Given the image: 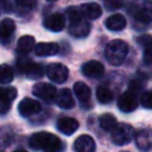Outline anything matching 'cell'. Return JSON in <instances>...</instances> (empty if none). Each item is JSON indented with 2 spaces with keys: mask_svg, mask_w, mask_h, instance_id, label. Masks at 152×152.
Wrapping results in <instances>:
<instances>
[{
  "mask_svg": "<svg viewBox=\"0 0 152 152\" xmlns=\"http://www.w3.org/2000/svg\"><path fill=\"white\" fill-rule=\"evenodd\" d=\"M56 103H57L61 108H64V109H70V108H72V107L75 106V101H74V97H72L71 91H70L68 88L61 89V90L57 93Z\"/></svg>",
  "mask_w": 152,
  "mask_h": 152,
  "instance_id": "cell-17",
  "label": "cell"
},
{
  "mask_svg": "<svg viewBox=\"0 0 152 152\" xmlns=\"http://www.w3.org/2000/svg\"><path fill=\"white\" fill-rule=\"evenodd\" d=\"M17 97V89L14 87H4L1 88L0 94V113L5 115L13 102V100Z\"/></svg>",
  "mask_w": 152,
  "mask_h": 152,
  "instance_id": "cell-10",
  "label": "cell"
},
{
  "mask_svg": "<svg viewBox=\"0 0 152 152\" xmlns=\"http://www.w3.org/2000/svg\"><path fill=\"white\" fill-rule=\"evenodd\" d=\"M137 42L144 48V62L152 64V37L144 34L137 39Z\"/></svg>",
  "mask_w": 152,
  "mask_h": 152,
  "instance_id": "cell-22",
  "label": "cell"
},
{
  "mask_svg": "<svg viewBox=\"0 0 152 152\" xmlns=\"http://www.w3.org/2000/svg\"><path fill=\"white\" fill-rule=\"evenodd\" d=\"M18 69L21 74L26 75L30 78H40L43 76V68L42 65L30 61V59H20L17 63Z\"/></svg>",
  "mask_w": 152,
  "mask_h": 152,
  "instance_id": "cell-7",
  "label": "cell"
},
{
  "mask_svg": "<svg viewBox=\"0 0 152 152\" xmlns=\"http://www.w3.org/2000/svg\"><path fill=\"white\" fill-rule=\"evenodd\" d=\"M122 6H124V0H107L106 1V7L109 11L118 10V8L122 7Z\"/></svg>",
  "mask_w": 152,
  "mask_h": 152,
  "instance_id": "cell-30",
  "label": "cell"
},
{
  "mask_svg": "<svg viewBox=\"0 0 152 152\" xmlns=\"http://www.w3.org/2000/svg\"><path fill=\"white\" fill-rule=\"evenodd\" d=\"M46 75L50 81L55 83H63L69 76V70L61 63H51L46 68Z\"/></svg>",
  "mask_w": 152,
  "mask_h": 152,
  "instance_id": "cell-6",
  "label": "cell"
},
{
  "mask_svg": "<svg viewBox=\"0 0 152 152\" xmlns=\"http://www.w3.org/2000/svg\"><path fill=\"white\" fill-rule=\"evenodd\" d=\"M15 5L21 11H31L36 6V0H15Z\"/></svg>",
  "mask_w": 152,
  "mask_h": 152,
  "instance_id": "cell-29",
  "label": "cell"
},
{
  "mask_svg": "<svg viewBox=\"0 0 152 152\" xmlns=\"http://www.w3.org/2000/svg\"><path fill=\"white\" fill-rule=\"evenodd\" d=\"M95 141L88 134L80 135L74 142V150L76 152H95Z\"/></svg>",
  "mask_w": 152,
  "mask_h": 152,
  "instance_id": "cell-13",
  "label": "cell"
},
{
  "mask_svg": "<svg viewBox=\"0 0 152 152\" xmlns=\"http://www.w3.org/2000/svg\"><path fill=\"white\" fill-rule=\"evenodd\" d=\"M43 25L49 31L59 32L65 26V18H64V15H62L59 13H53V14H50L49 17H46L44 19Z\"/></svg>",
  "mask_w": 152,
  "mask_h": 152,
  "instance_id": "cell-12",
  "label": "cell"
},
{
  "mask_svg": "<svg viewBox=\"0 0 152 152\" xmlns=\"http://www.w3.org/2000/svg\"><path fill=\"white\" fill-rule=\"evenodd\" d=\"M80 10H81L82 14L84 15V18L90 19V20H95V19L100 18L101 14H102V8L96 2H87V4H83Z\"/></svg>",
  "mask_w": 152,
  "mask_h": 152,
  "instance_id": "cell-18",
  "label": "cell"
},
{
  "mask_svg": "<svg viewBox=\"0 0 152 152\" xmlns=\"http://www.w3.org/2000/svg\"><path fill=\"white\" fill-rule=\"evenodd\" d=\"M78 121L74 118H62L57 121V128L65 135L74 134L78 128Z\"/></svg>",
  "mask_w": 152,
  "mask_h": 152,
  "instance_id": "cell-15",
  "label": "cell"
},
{
  "mask_svg": "<svg viewBox=\"0 0 152 152\" xmlns=\"http://www.w3.org/2000/svg\"><path fill=\"white\" fill-rule=\"evenodd\" d=\"M40 109H42L40 103L36 100H32V99H24L18 104V112L24 118H28L31 115H34V114L39 113Z\"/></svg>",
  "mask_w": 152,
  "mask_h": 152,
  "instance_id": "cell-11",
  "label": "cell"
},
{
  "mask_svg": "<svg viewBox=\"0 0 152 152\" xmlns=\"http://www.w3.org/2000/svg\"><path fill=\"white\" fill-rule=\"evenodd\" d=\"M128 53V45L121 39H114L109 42L104 49L106 59L112 65H120L124 63Z\"/></svg>",
  "mask_w": 152,
  "mask_h": 152,
  "instance_id": "cell-3",
  "label": "cell"
},
{
  "mask_svg": "<svg viewBox=\"0 0 152 152\" xmlns=\"http://www.w3.org/2000/svg\"><path fill=\"white\" fill-rule=\"evenodd\" d=\"M140 103L144 108H147V109L152 108V90H146L141 94Z\"/></svg>",
  "mask_w": 152,
  "mask_h": 152,
  "instance_id": "cell-28",
  "label": "cell"
},
{
  "mask_svg": "<svg viewBox=\"0 0 152 152\" xmlns=\"http://www.w3.org/2000/svg\"><path fill=\"white\" fill-rule=\"evenodd\" d=\"M32 93L34 96L50 102L53 99H56L57 96V90L53 86L49 84V83H44V82H38L32 87Z\"/></svg>",
  "mask_w": 152,
  "mask_h": 152,
  "instance_id": "cell-8",
  "label": "cell"
},
{
  "mask_svg": "<svg viewBox=\"0 0 152 152\" xmlns=\"http://www.w3.org/2000/svg\"><path fill=\"white\" fill-rule=\"evenodd\" d=\"M59 51V45L57 43H38L34 48V53L39 57H48L57 55Z\"/></svg>",
  "mask_w": 152,
  "mask_h": 152,
  "instance_id": "cell-16",
  "label": "cell"
},
{
  "mask_svg": "<svg viewBox=\"0 0 152 152\" xmlns=\"http://www.w3.org/2000/svg\"><path fill=\"white\" fill-rule=\"evenodd\" d=\"M134 129L129 124L120 122L112 131V140L116 145H126L133 140Z\"/></svg>",
  "mask_w": 152,
  "mask_h": 152,
  "instance_id": "cell-5",
  "label": "cell"
},
{
  "mask_svg": "<svg viewBox=\"0 0 152 152\" xmlns=\"http://www.w3.org/2000/svg\"><path fill=\"white\" fill-rule=\"evenodd\" d=\"M129 14L139 23H152V0H133Z\"/></svg>",
  "mask_w": 152,
  "mask_h": 152,
  "instance_id": "cell-4",
  "label": "cell"
},
{
  "mask_svg": "<svg viewBox=\"0 0 152 152\" xmlns=\"http://www.w3.org/2000/svg\"><path fill=\"white\" fill-rule=\"evenodd\" d=\"M100 125H101V128H103L104 131L112 132L118 126V121H116V118L113 114L106 113V114L101 115V118H100Z\"/></svg>",
  "mask_w": 152,
  "mask_h": 152,
  "instance_id": "cell-25",
  "label": "cell"
},
{
  "mask_svg": "<svg viewBox=\"0 0 152 152\" xmlns=\"http://www.w3.org/2000/svg\"><path fill=\"white\" fill-rule=\"evenodd\" d=\"M96 97H97L100 103H109L113 100V94L106 87H97V89H96Z\"/></svg>",
  "mask_w": 152,
  "mask_h": 152,
  "instance_id": "cell-26",
  "label": "cell"
},
{
  "mask_svg": "<svg viewBox=\"0 0 152 152\" xmlns=\"http://www.w3.org/2000/svg\"><path fill=\"white\" fill-rule=\"evenodd\" d=\"M135 144L138 148L142 151H147L152 147V131L142 129L135 135Z\"/></svg>",
  "mask_w": 152,
  "mask_h": 152,
  "instance_id": "cell-19",
  "label": "cell"
},
{
  "mask_svg": "<svg viewBox=\"0 0 152 152\" xmlns=\"http://www.w3.org/2000/svg\"><path fill=\"white\" fill-rule=\"evenodd\" d=\"M14 77V72H13V69L7 65V64H2L1 65V69H0V80H1V83L6 84V83H10Z\"/></svg>",
  "mask_w": 152,
  "mask_h": 152,
  "instance_id": "cell-27",
  "label": "cell"
},
{
  "mask_svg": "<svg viewBox=\"0 0 152 152\" xmlns=\"http://www.w3.org/2000/svg\"><path fill=\"white\" fill-rule=\"evenodd\" d=\"M2 4L5 5V4H6V0H2Z\"/></svg>",
  "mask_w": 152,
  "mask_h": 152,
  "instance_id": "cell-32",
  "label": "cell"
},
{
  "mask_svg": "<svg viewBox=\"0 0 152 152\" xmlns=\"http://www.w3.org/2000/svg\"><path fill=\"white\" fill-rule=\"evenodd\" d=\"M137 106H138L137 94L131 91V90L125 91L118 99V107H119V109L121 112H125V113L133 112L137 108Z\"/></svg>",
  "mask_w": 152,
  "mask_h": 152,
  "instance_id": "cell-9",
  "label": "cell"
},
{
  "mask_svg": "<svg viewBox=\"0 0 152 152\" xmlns=\"http://www.w3.org/2000/svg\"><path fill=\"white\" fill-rule=\"evenodd\" d=\"M104 25L110 31H121L126 27V19L122 14L116 13L108 17L104 21Z\"/></svg>",
  "mask_w": 152,
  "mask_h": 152,
  "instance_id": "cell-20",
  "label": "cell"
},
{
  "mask_svg": "<svg viewBox=\"0 0 152 152\" xmlns=\"http://www.w3.org/2000/svg\"><path fill=\"white\" fill-rule=\"evenodd\" d=\"M15 31V24L12 19L10 18H5L1 20V24H0V37H1V40L2 43H6L7 40H10L13 36Z\"/></svg>",
  "mask_w": 152,
  "mask_h": 152,
  "instance_id": "cell-21",
  "label": "cell"
},
{
  "mask_svg": "<svg viewBox=\"0 0 152 152\" xmlns=\"http://www.w3.org/2000/svg\"><path fill=\"white\" fill-rule=\"evenodd\" d=\"M13 152H27V151H25V150H17V151H13Z\"/></svg>",
  "mask_w": 152,
  "mask_h": 152,
  "instance_id": "cell-31",
  "label": "cell"
},
{
  "mask_svg": "<svg viewBox=\"0 0 152 152\" xmlns=\"http://www.w3.org/2000/svg\"><path fill=\"white\" fill-rule=\"evenodd\" d=\"M74 93L81 102H88L90 96H91L90 88L83 82H76L74 84Z\"/></svg>",
  "mask_w": 152,
  "mask_h": 152,
  "instance_id": "cell-24",
  "label": "cell"
},
{
  "mask_svg": "<svg viewBox=\"0 0 152 152\" xmlns=\"http://www.w3.org/2000/svg\"><path fill=\"white\" fill-rule=\"evenodd\" d=\"M46 1H56V0H46Z\"/></svg>",
  "mask_w": 152,
  "mask_h": 152,
  "instance_id": "cell-33",
  "label": "cell"
},
{
  "mask_svg": "<svg viewBox=\"0 0 152 152\" xmlns=\"http://www.w3.org/2000/svg\"><path fill=\"white\" fill-rule=\"evenodd\" d=\"M36 40L32 36H23L19 38L18 44H17V51L20 55H27L28 52H31V50L33 48H36L34 45Z\"/></svg>",
  "mask_w": 152,
  "mask_h": 152,
  "instance_id": "cell-23",
  "label": "cell"
},
{
  "mask_svg": "<svg viewBox=\"0 0 152 152\" xmlns=\"http://www.w3.org/2000/svg\"><path fill=\"white\" fill-rule=\"evenodd\" d=\"M66 15L69 20V32L72 37L84 38L90 32V24L86 20L81 10L76 7H69L66 10Z\"/></svg>",
  "mask_w": 152,
  "mask_h": 152,
  "instance_id": "cell-2",
  "label": "cell"
},
{
  "mask_svg": "<svg viewBox=\"0 0 152 152\" xmlns=\"http://www.w3.org/2000/svg\"><path fill=\"white\" fill-rule=\"evenodd\" d=\"M82 72L84 76L87 77H90V78H97V77H101L104 72V68L103 65L97 62V61H89V62H86L83 65H82Z\"/></svg>",
  "mask_w": 152,
  "mask_h": 152,
  "instance_id": "cell-14",
  "label": "cell"
},
{
  "mask_svg": "<svg viewBox=\"0 0 152 152\" xmlns=\"http://www.w3.org/2000/svg\"><path fill=\"white\" fill-rule=\"evenodd\" d=\"M28 146L32 150L42 152H61L63 150L62 140L52 133L38 132L30 137Z\"/></svg>",
  "mask_w": 152,
  "mask_h": 152,
  "instance_id": "cell-1",
  "label": "cell"
}]
</instances>
